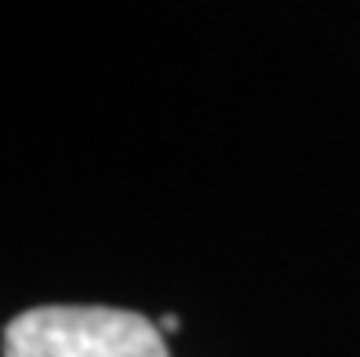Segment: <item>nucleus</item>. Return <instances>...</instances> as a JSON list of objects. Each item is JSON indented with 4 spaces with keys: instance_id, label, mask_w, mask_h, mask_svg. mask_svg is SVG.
<instances>
[{
    "instance_id": "f257e3e1",
    "label": "nucleus",
    "mask_w": 360,
    "mask_h": 357,
    "mask_svg": "<svg viewBox=\"0 0 360 357\" xmlns=\"http://www.w3.org/2000/svg\"><path fill=\"white\" fill-rule=\"evenodd\" d=\"M4 357H167L160 328L113 306H33L8 321Z\"/></svg>"
},
{
    "instance_id": "f03ea898",
    "label": "nucleus",
    "mask_w": 360,
    "mask_h": 357,
    "mask_svg": "<svg viewBox=\"0 0 360 357\" xmlns=\"http://www.w3.org/2000/svg\"><path fill=\"white\" fill-rule=\"evenodd\" d=\"M157 328H160V335H164V332H175V328H182V318H175V313H164V318L157 321Z\"/></svg>"
}]
</instances>
